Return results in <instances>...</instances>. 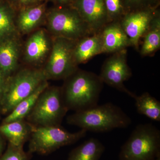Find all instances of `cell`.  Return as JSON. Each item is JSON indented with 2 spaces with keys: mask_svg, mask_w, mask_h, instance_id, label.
<instances>
[{
  "mask_svg": "<svg viewBox=\"0 0 160 160\" xmlns=\"http://www.w3.org/2000/svg\"><path fill=\"white\" fill-rule=\"evenodd\" d=\"M47 0L35 6L18 10L17 18L18 29L27 33L33 30L46 17Z\"/></svg>",
  "mask_w": 160,
  "mask_h": 160,
  "instance_id": "obj_17",
  "label": "cell"
},
{
  "mask_svg": "<svg viewBox=\"0 0 160 160\" xmlns=\"http://www.w3.org/2000/svg\"><path fill=\"white\" fill-rule=\"evenodd\" d=\"M101 31L77 41L73 52V60L77 66L86 63L95 56L102 53Z\"/></svg>",
  "mask_w": 160,
  "mask_h": 160,
  "instance_id": "obj_15",
  "label": "cell"
},
{
  "mask_svg": "<svg viewBox=\"0 0 160 160\" xmlns=\"http://www.w3.org/2000/svg\"><path fill=\"white\" fill-rule=\"evenodd\" d=\"M15 10L35 6L43 2L46 0H6Z\"/></svg>",
  "mask_w": 160,
  "mask_h": 160,
  "instance_id": "obj_26",
  "label": "cell"
},
{
  "mask_svg": "<svg viewBox=\"0 0 160 160\" xmlns=\"http://www.w3.org/2000/svg\"><path fill=\"white\" fill-rule=\"evenodd\" d=\"M68 111L62 88L48 86L40 94L25 120L34 126H60Z\"/></svg>",
  "mask_w": 160,
  "mask_h": 160,
  "instance_id": "obj_6",
  "label": "cell"
},
{
  "mask_svg": "<svg viewBox=\"0 0 160 160\" xmlns=\"http://www.w3.org/2000/svg\"><path fill=\"white\" fill-rule=\"evenodd\" d=\"M77 11L92 34L109 23L104 0H77L71 6Z\"/></svg>",
  "mask_w": 160,
  "mask_h": 160,
  "instance_id": "obj_11",
  "label": "cell"
},
{
  "mask_svg": "<svg viewBox=\"0 0 160 160\" xmlns=\"http://www.w3.org/2000/svg\"><path fill=\"white\" fill-rule=\"evenodd\" d=\"M47 81L42 69L25 68L7 78L1 105L0 112L8 115L17 105L29 97L45 81Z\"/></svg>",
  "mask_w": 160,
  "mask_h": 160,
  "instance_id": "obj_3",
  "label": "cell"
},
{
  "mask_svg": "<svg viewBox=\"0 0 160 160\" xmlns=\"http://www.w3.org/2000/svg\"><path fill=\"white\" fill-rule=\"evenodd\" d=\"M6 80V79L4 78L2 76V75L0 74V105H1V102H2V98Z\"/></svg>",
  "mask_w": 160,
  "mask_h": 160,
  "instance_id": "obj_28",
  "label": "cell"
},
{
  "mask_svg": "<svg viewBox=\"0 0 160 160\" xmlns=\"http://www.w3.org/2000/svg\"><path fill=\"white\" fill-rule=\"evenodd\" d=\"M15 11L6 0H0V40L16 34Z\"/></svg>",
  "mask_w": 160,
  "mask_h": 160,
  "instance_id": "obj_22",
  "label": "cell"
},
{
  "mask_svg": "<svg viewBox=\"0 0 160 160\" xmlns=\"http://www.w3.org/2000/svg\"><path fill=\"white\" fill-rule=\"evenodd\" d=\"M69 125L94 132H106L124 129L131 125L132 120L120 107L108 102L85 110L75 112L66 119Z\"/></svg>",
  "mask_w": 160,
  "mask_h": 160,
  "instance_id": "obj_2",
  "label": "cell"
},
{
  "mask_svg": "<svg viewBox=\"0 0 160 160\" xmlns=\"http://www.w3.org/2000/svg\"><path fill=\"white\" fill-rule=\"evenodd\" d=\"M109 23L120 22L125 14L122 0H104Z\"/></svg>",
  "mask_w": 160,
  "mask_h": 160,
  "instance_id": "obj_23",
  "label": "cell"
},
{
  "mask_svg": "<svg viewBox=\"0 0 160 160\" xmlns=\"http://www.w3.org/2000/svg\"><path fill=\"white\" fill-rule=\"evenodd\" d=\"M144 41L140 53L143 56L154 53L160 47V13L159 9L156 12L148 30L144 34Z\"/></svg>",
  "mask_w": 160,
  "mask_h": 160,
  "instance_id": "obj_20",
  "label": "cell"
},
{
  "mask_svg": "<svg viewBox=\"0 0 160 160\" xmlns=\"http://www.w3.org/2000/svg\"><path fill=\"white\" fill-rule=\"evenodd\" d=\"M48 86L49 84L47 81L42 83L31 95L20 102L14 107L12 111L3 119L2 124L26 119L34 107L40 94Z\"/></svg>",
  "mask_w": 160,
  "mask_h": 160,
  "instance_id": "obj_18",
  "label": "cell"
},
{
  "mask_svg": "<svg viewBox=\"0 0 160 160\" xmlns=\"http://www.w3.org/2000/svg\"><path fill=\"white\" fill-rule=\"evenodd\" d=\"M158 8H150L128 12L120 23L129 39L130 46L138 48L140 39L148 30L155 13Z\"/></svg>",
  "mask_w": 160,
  "mask_h": 160,
  "instance_id": "obj_10",
  "label": "cell"
},
{
  "mask_svg": "<svg viewBox=\"0 0 160 160\" xmlns=\"http://www.w3.org/2000/svg\"><path fill=\"white\" fill-rule=\"evenodd\" d=\"M105 150V146L99 140L90 138L72 149L67 160H99Z\"/></svg>",
  "mask_w": 160,
  "mask_h": 160,
  "instance_id": "obj_19",
  "label": "cell"
},
{
  "mask_svg": "<svg viewBox=\"0 0 160 160\" xmlns=\"http://www.w3.org/2000/svg\"><path fill=\"white\" fill-rule=\"evenodd\" d=\"M125 14L131 12L158 8L160 0H122Z\"/></svg>",
  "mask_w": 160,
  "mask_h": 160,
  "instance_id": "obj_24",
  "label": "cell"
},
{
  "mask_svg": "<svg viewBox=\"0 0 160 160\" xmlns=\"http://www.w3.org/2000/svg\"><path fill=\"white\" fill-rule=\"evenodd\" d=\"M102 53H114L130 46L129 39L120 22L107 24L101 30Z\"/></svg>",
  "mask_w": 160,
  "mask_h": 160,
  "instance_id": "obj_13",
  "label": "cell"
},
{
  "mask_svg": "<svg viewBox=\"0 0 160 160\" xmlns=\"http://www.w3.org/2000/svg\"><path fill=\"white\" fill-rule=\"evenodd\" d=\"M76 42L55 37L49 61L42 69L46 80H65L77 70L73 57Z\"/></svg>",
  "mask_w": 160,
  "mask_h": 160,
  "instance_id": "obj_8",
  "label": "cell"
},
{
  "mask_svg": "<svg viewBox=\"0 0 160 160\" xmlns=\"http://www.w3.org/2000/svg\"><path fill=\"white\" fill-rule=\"evenodd\" d=\"M50 50V43L46 32L38 30L32 35L25 49L26 62L33 65L42 62Z\"/></svg>",
  "mask_w": 160,
  "mask_h": 160,
  "instance_id": "obj_14",
  "label": "cell"
},
{
  "mask_svg": "<svg viewBox=\"0 0 160 160\" xmlns=\"http://www.w3.org/2000/svg\"><path fill=\"white\" fill-rule=\"evenodd\" d=\"M5 144L2 136L0 134V156L2 154L3 150L5 148Z\"/></svg>",
  "mask_w": 160,
  "mask_h": 160,
  "instance_id": "obj_29",
  "label": "cell"
},
{
  "mask_svg": "<svg viewBox=\"0 0 160 160\" xmlns=\"http://www.w3.org/2000/svg\"><path fill=\"white\" fill-rule=\"evenodd\" d=\"M46 17L49 30L55 37L77 41L92 34L77 11L71 6L52 8L47 12Z\"/></svg>",
  "mask_w": 160,
  "mask_h": 160,
  "instance_id": "obj_7",
  "label": "cell"
},
{
  "mask_svg": "<svg viewBox=\"0 0 160 160\" xmlns=\"http://www.w3.org/2000/svg\"><path fill=\"white\" fill-rule=\"evenodd\" d=\"M34 126L26 120H18L0 125V134L12 146L22 147L29 141Z\"/></svg>",
  "mask_w": 160,
  "mask_h": 160,
  "instance_id": "obj_16",
  "label": "cell"
},
{
  "mask_svg": "<svg viewBox=\"0 0 160 160\" xmlns=\"http://www.w3.org/2000/svg\"><path fill=\"white\" fill-rule=\"evenodd\" d=\"M58 6H71L77 0H52Z\"/></svg>",
  "mask_w": 160,
  "mask_h": 160,
  "instance_id": "obj_27",
  "label": "cell"
},
{
  "mask_svg": "<svg viewBox=\"0 0 160 160\" xmlns=\"http://www.w3.org/2000/svg\"><path fill=\"white\" fill-rule=\"evenodd\" d=\"M32 155L26 152L22 147H17L8 144L6 151L0 156V160H30Z\"/></svg>",
  "mask_w": 160,
  "mask_h": 160,
  "instance_id": "obj_25",
  "label": "cell"
},
{
  "mask_svg": "<svg viewBox=\"0 0 160 160\" xmlns=\"http://www.w3.org/2000/svg\"><path fill=\"white\" fill-rule=\"evenodd\" d=\"M132 75L131 69L127 64V51L125 49L113 53L105 61L99 76L103 83L133 98L136 94L127 89L124 84Z\"/></svg>",
  "mask_w": 160,
  "mask_h": 160,
  "instance_id": "obj_9",
  "label": "cell"
},
{
  "mask_svg": "<svg viewBox=\"0 0 160 160\" xmlns=\"http://www.w3.org/2000/svg\"><path fill=\"white\" fill-rule=\"evenodd\" d=\"M133 98L138 113L153 121L160 122V102L158 100L148 92L140 96L136 95Z\"/></svg>",
  "mask_w": 160,
  "mask_h": 160,
  "instance_id": "obj_21",
  "label": "cell"
},
{
  "mask_svg": "<svg viewBox=\"0 0 160 160\" xmlns=\"http://www.w3.org/2000/svg\"><path fill=\"white\" fill-rule=\"evenodd\" d=\"M87 131L81 129L70 132L62 126H34L29 141L28 152L47 155L64 146L74 144L86 136Z\"/></svg>",
  "mask_w": 160,
  "mask_h": 160,
  "instance_id": "obj_5",
  "label": "cell"
},
{
  "mask_svg": "<svg viewBox=\"0 0 160 160\" xmlns=\"http://www.w3.org/2000/svg\"><path fill=\"white\" fill-rule=\"evenodd\" d=\"M160 154V131L152 123L139 124L121 147L119 160H153Z\"/></svg>",
  "mask_w": 160,
  "mask_h": 160,
  "instance_id": "obj_4",
  "label": "cell"
},
{
  "mask_svg": "<svg viewBox=\"0 0 160 160\" xmlns=\"http://www.w3.org/2000/svg\"><path fill=\"white\" fill-rule=\"evenodd\" d=\"M153 160H160V154L158 155Z\"/></svg>",
  "mask_w": 160,
  "mask_h": 160,
  "instance_id": "obj_30",
  "label": "cell"
},
{
  "mask_svg": "<svg viewBox=\"0 0 160 160\" xmlns=\"http://www.w3.org/2000/svg\"><path fill=\"white\" fill-rule=\"evenodd\" d=\"M19 53L16 34L0 40V74L6 79L16 71Z\"/></svg>",
  "mask_w": 160,
  "mask_h": 160,
  "instance_id": "obj_12",
  "label": "cell"
},
{
  "mask_svg": "<svg viewBox=\"0 0 160 160\" xmlns=\"http://www.w3.org/2000/svg\"><path fill=\"white\" fill-rule=\"evenodd\" d=\"M65 80L61 88L68 111H82L98 105L104 84L99 75L78 69Z\"/></svg>",
  "mask_w": 160,
  "mask_h": 160,
  "instance_id": "obj_1",
  "label": "cell"
}]
</instances>
